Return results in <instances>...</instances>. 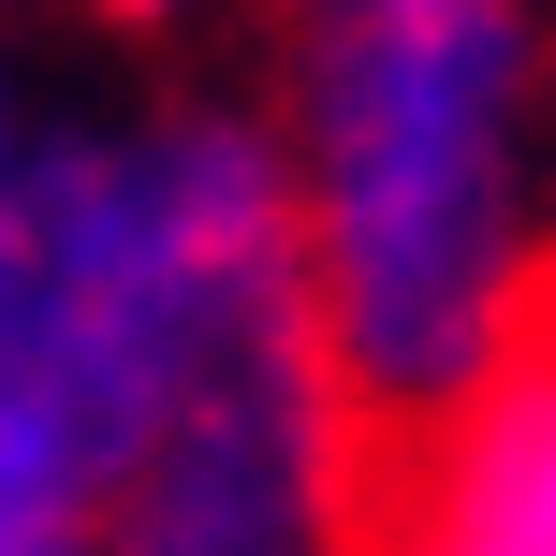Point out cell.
<instances>
[{
	"label": "cell",
	"mask_w": 556,
	"mask_h": 556,
	"mask_svg": "<svg viewBox=\"0 0 556 556\" xmlns=\"http://www.w3.org/2000/svg\"><path fill=\"white\" fill-rule=\"evenodd\" d=\"M542 0H278L307 293L381 440H440L542 307Z\"/></svg>",
	"instance_id": "cell-1"
},
{
	"label": "cell",
	"mask_w": 556,
	"mask_h": 556,
	"mask_svg": "<svg viewBox=\"0 0 556 556\" xmlns=\"http://www.w3.org/2000/svg\"><path fill=\"white\" fill-rule=\"evenodd\" d=\"M278 250H307L278 117H29L0 162V542L103 528L176 410L205 307Z\"/></svg>",
	"instance_id": "cell-2"
},
{
	"label": "cell",
	"mask_w": 556,
	"mask_h": 556,
	"mask_svg": "<svg viewBox=\"0 0 556 556\" xmlns=\"http://www.w3.org/2000/svg\"><path fill=\"white\" fill-rule=\"evenodd\" d=\"M366 440L381 425L323 337L307 250H278L205 307L162 440L132 454V483L103 498L88 542L103 556H381L395 469Z\"/></svg>",
	"instance_id": "cell-3"
},
{
	"label": "cell",
	"mask_w": 556,
	"mask_h": 556,
	"mask_svg": "<svg viewBox=\"0 0 556 556\" xmlns=\"http://www.w3.org/2000/svg\"><path fill=\"white\" fill-rule=\"evenodd\" d=\"M381 556H556V323L440 440H410L381 513Z\"/></svg>",
	"instance_id": "cell-4"
},
{
	"label": "cell",
	"mask_w": 556,
	"mask_h": 556,
	"mask_svg": "<svg viewBox=\"0 0 556 556\" xmlns=\"http://www.w3.org/2000/svg\"><path fill=\"white\" fill-rule=\"evenodd\" d=\"M0 556H103V542H0Z\"/></svg>",
	"instance_id": "cell-5"
}]
</instances>
